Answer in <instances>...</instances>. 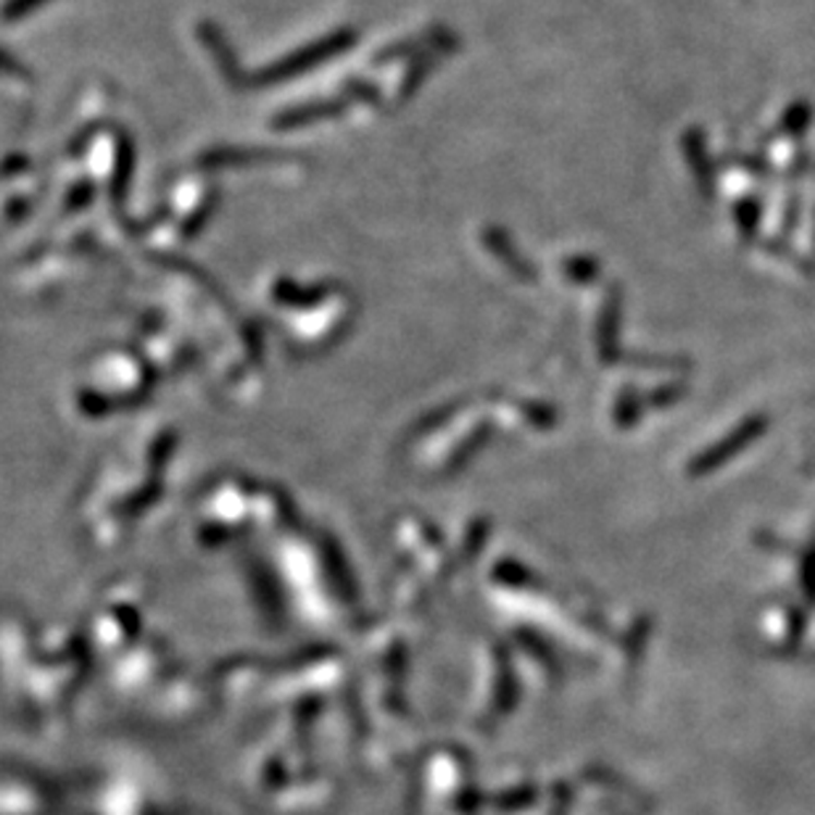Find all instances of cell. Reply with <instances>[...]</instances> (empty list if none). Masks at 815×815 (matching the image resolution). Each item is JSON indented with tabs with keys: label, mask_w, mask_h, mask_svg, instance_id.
I'll return each mask as SVG.
<instances>
[{
	"label": "cell",
	"mask_w": 815,
	"mask_h": 815,
	"mask_svg": "<svg viewBox=\"0 0 815 815\" xmlns=\"http://www.w3.org/2000/svg\"><path fill=\"white\" fill-rule=\"evenodd\" d=\"M681 391H684L681 385H662L660 391H655L649 404H655V407H660V404H671V401H675V396H679Z\"/></svg>",
	"instance_id": "cell-8"
},
{
	"label": "cell",
	"mask_w": 815,
	"mask_h": 815,
	"mask_svg": "<svg viewBox=\"0 0 815 815\" xmlns=\"http://www.w3.org/2000/svg\"><path fill=\"white\" fill-rule=\"evenodd\" d=\"M599 272H602V267H599L597 259L591 256H567L565 262H562V275L571 283H576V286H591V283H597Z\"/></svg>",
	"instance_id": "cell-5"
},
{
	"label": "cell",
	"mask_w": 815,
	"mask_h": 815,
	"mask_svg": "<svg viewBox=\"0 0 815 815\" xmlns=\"http://www.w3.org/2000/svg\"><path fill=\"white\" fill-rule=\"evenodd\" d=\"M486 243H489L491 254H494L499 262H502L504 267H507L512 275L517 277V280L536 283V277H539V275H536V267L528 262V259H523L520 254H517V249L512 245V240L504 236L502 230L491 227V230L486 232Z\"/></svg>",
	"instance_id": "cell-3"
},
{
	"label": "cell",
	"mask_w": 815,
	"mask_h": 815,
	"mask_svg": "<svg viewBox=\"0 0 815 815\" xmlns=\"http://www.w3.org/2000/svg\"><path fill=\"white\" fill-rule=\"evenodd\" d=\"M621 312L623 290L621 286H612L597 317V353L604 364H615L621 357Z\"/></svg>",
	"instance_id": "cell-1"
},
{
	"label": "cell",
	"mask_w": 815,
	"mask_h": 815,
	"mask_svg": "<svg viewBox=\"0 0 815 815\" xmlns=\"http://www.w3.org/2000/svg\"><path fill=\"white\" fill-rule=\"evenodd\" d=\"M760 217H763V204H760V201H755V199H742V201H739V204L734 206V219H736L739 232H742L744 243H750V240H755V236H757V227H760Z\"/></svg>",
	"instance_id": "cell-6"
},
{
	"label": "cell",
	"mask_w": 815,
	"mask_h": 815,
	"mask_svg": "<svg viewBox=\"0 0 815 815\" xmlns=\"http://www.w3.org/2000/svg\"><path fill=\"white\" fill-rule=\"evenodd\" d=\"M681 145H684V159L694 182H697V191L703 193V199H712V193H716V167H712L710 154H707L705 132L699 128L686 130Z\"/></svg>",
	"instance_id": "cell-2"
},
{
	"label": "cell",
	"mask_w": 815,
	"mask_h": 815,
	"mask_svg": "<svg viewBox=\"0 0 815 815\" xmlns=\"http://www.w3.org/2000/svg\"><path fill=\"white\" fill-rule=\"evenodd\" d=\"M734 161L742 164V169H747L750 175H757V177H768L770 175L768 161L755 159V156H734Z\"/></svg>",
	"instance_id": "cell-7"
},
{
	"label": "cell",
	"mask_w": 815,
	"mask_h": 815,
	"mask_svg": "<svg viewBox=\"0 0 815 815\" xmlns=\"http://www.w3.org/2000/svg\"><path fill=\"white\" fill-rule=\"evenodd\" d=\"M811 122H813V106L807 104V100H798V104H792L787 111H783V117L779 122V132L787 137H800V135H805L807 128H811Z\"/></svg>",
	"instance_id": "cell-4"
}]
</instances>
